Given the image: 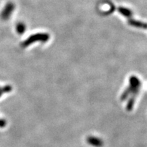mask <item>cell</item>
Listing matches in <instances>:
<instances>
[{"mask_svg": "<svg viewBox=\"0 0 147 147\" xmlns=\"http://www.w3.org/2000/svg\"><path fill=\"white\" fill-rule=\"evenodd\" d=\"M49 39V35L46 34H38L36 35H34V36H30L28 39L25 40V42H23V47H27V46L30 45L31 44H32L33 42L36 41H47V40Z\"/></svg>", "mask_w": 147, "mask_h": 147, "instance_id": "1", "label": "cell"}, {"mask_svg": "<svg viewBox=\"0 0 147 147\" xmlns=\"http://www.w3.org/2000/svg\"><path fill=\"white\" fill-rule=\"evenodd\" d=\"M14 8H15V6H14V4L12 2L7 3L1 13V19L4 20V21L9 19L10 16L13 13Z\"/></svg>", "mask_w": 147, "mask_h": 147, "instance_id": "2", "label": "cell"}, {"mask_svg": "<svg viewBox=\"0 0 147 147\" xmlns=\"http://www.w3.org/2000/svg\"><path fill=\"white\" fill-rule=\"evenodd\" d=\"M16 32H18V34H23L24 32L25 31V25H24L23 23H19L16 25Z\"/></svg>", "mask_w": 147, "mask_h": 147, "instance_id": "3", "label": "cell"}, {"mask_svg": "<svg viewBox=\"0 0 147 147\" xmlns=\"http://www.w3.org/2000/svg\"><path fill=\"white\" fill-rule=\"evenodd\" d=\"M12 91V87L10 86H5V87H0V92L3 93H9Z\"/></svg>", "mask_w": 147, "mask_h": 147, "instance_id": "4", "label": "cell"}, {"mask_svg": "<svg viewBox=\"0 0 147 147\" xmlns=\"http://www.w3.org/2000/svg\"><path fill=\"white\" fill-rule=\"evenodd\" d=\"M6 125V122L3 119H0V127H3Z\"/></svg>", "mask_w": 147, "mask_h": 147, "instance_id": "5", "label": "cell"}, {"mask_svg": "<svg viewBox=\"0 0 147 147\" xmlns=\"http://www.w3.org/2000/svg\"><path fill=\"white\" fill-rule=\"evenodd\" d=\"M2 95H3V93H1V92H0V97H1Z\"/></svg>", "mask_w": 147, "mask_h": 147, "instance_id": "6", "label": "cell"}]
</instances>
